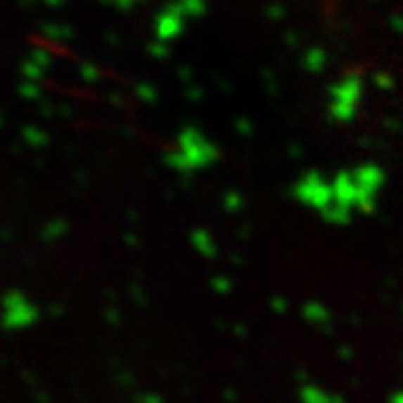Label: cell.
<instances>
[{
  "label": "cell",
  "instance_id": "cell-1",
  "mask_svg": "<svg viewBox=\"0 0 403 403\" xmlns=\"http://www.w3.org/2000/svg\"><path fill=\"white\" fill-rule=\"evenodd\" d=\"M41 321V307L25 291L9 289L0 298V327L7 332H25Z\"/></svg>",
  "mask_w": 403,
  "mask_h": 403
},
{
  "label": "cell",
  "instance_id": "cell-2",
  "mask_svg": "<svg viewBox=\"0 0 403 403\" xmlns=\"http://www.w3.org/2000/svg\"><path fill=\"white\" fill-rule=\"evenodd\" d=\"M329 94H332V115L336 119H352L363 96L361 75L352 72V75L338 79L332 88H329Z\"/></svg>",
  "mask_w": 403,
  "mask_h": 403
},
{
  "label": "cell",
  "instance_id": "cell-3",
  "mask_svg": "<svg viewBox=\"0 0 403 403\" xmlns=\"http://www.w3.org/2000/svg\"><path fill=\"white\" fill-rule=\"evenodd\" d=\"M186 23H188V18L184 11L179 9V5L168 3L155 18V41L170 43V41L179 39L186 30Z\"/></svg>",
  "mask_w": 403,
  "mask_h": 403
},
{
  "label": "cell",
  "instance_id": "cell-4",
  "mask_svg": "<svg viewBox=\"0 0 403 403\" xmlns=\"http://www.w3.org/2000/svg\"><path fill=\"white\" fill-rule=\"evenodd\" d=\"M43 41L45 43H68L72 39V30L68 25H63V23H45L43 30Z\"/></svg>",
  "mask_w": 403,
  "mask_h": 403
},
{
  "label": "cell",
  "instance_id": "cell-5",
  "mask_svg": "<svg viewBox=\"0 0 403 403\" xmlns=\"http://www.w3.org/2000/svg\"><path fill=\"white\" fill-rule=\"evenodd\" d=\"M20 77H23V81L41 83L47 77V70L36 63V60L27 58V60H23V65H20Z\"/></svg>",
  "mask_w": 403,
  "mask_h": 403
},
{
  "label": "cell",
  "instance_id": "cell-6",
  "mask_svg": "<svg viewBox=\"0 0 403 403\" xmlns=\"http://www.w3.org/2000/svg\"><path fill=\"white\" fill-rule=\"evenodd\" d=\"M23 139H25L32 148H43V146H47V141H50V137H47V132L39 126H27L23 128Z\"/></svg>",
  "mask_w": 403,
  "mask_h": 403
},
{
  "label": "cell",
  "instance_id": "cell-7",
  "mask_svg": "<svg viewBox=\"0 0 403 403\" xmlns=\"http://www.w3.org/2000/svg\"><path fill=\"white\" fill-rule=\"evenodd\" d=\"M179 9L184 11L186 18H202L206 14V0H175Z\"/></svg>",
  "mask_w": 403,
  "mask_h": 403
},
{
  "label": "cell",
  "instance_id": "cell-8",
  "mask_svg": "<svg viewBox=\"0 0 403 403\" xmlns=\"http://www.w3.org/2000/svg\"><path fill=\"white\" fill-rule=\"evenodd\" d=\"M63 236H65V222L60 217H54V219H50V222H45V226H43V240L56 242Z\"/></svg>",
  "mask_w": 403,
  "mask_h": 403
},
{
  "label": "cell",
  "instance_id": "cell-9",
  "mask_svg": "<svg viewBox=\"0 0 403 403\" xmlns=\"http://www.w3.org/2000/svg\"><path fill=\"white\" fill-rule=\"evenodd\" d=\"M20 96L27 101H39L43 96V90H41V83H32V81H23L20 83Z\"/></svg>",
  "mask_w": 403,
  "mask_h": 403
},
{
  "label": "cell",
  "instance_id": "cell-10",
  "mask_svg": "<svg viewBox=\"0 0 403 403\" xmlns=\"http://www.w3.org/2000/svg\"><path fill=\"white\" fill-rule=\"evenodd\" d=\"M305 63H307V68L312 72H323V68L327 63V54L323 50H312L307 54V58H305Z\"/></svg>",
  "mask_w": 403,
  "mask_h": 403
},
{
  "label": "cell",
  "instance_id": "cell-11",
  "mask_svg": "<svg viewBox=\"0 0 403 403\" xmlns=\"http://www.w3.org/2000/svg\"><path fill=\"white\" fill-rule=\"evenodd\" d=\"M30 58L36 60V63H39V65H43L45 70H50V68H52V52L47 50V47H43V45L34 47L32 54H30Z\"/></svg>",
  "mask_w": 403,
  "mask_h": 403
},
{
  "label": "cell",
  "instance_id": "cell-12",
  "mask_svg": "<svg viewBox=\"0 0 403 403\" xmlns=\"http://www.w3.org/2000/svg\"><path fill=\"white\" fill-rule=\"evenodd\" d=\"M79 75L83 81H88V83H94V81H99V68L92 65V63H81L79 65Z\"/></svg>",
  "mask_w": 403,
  "mask_h": 403
},
{
  "label": "cell",
  "instance_id": "cell-13",
  "mask_svg": "<svg viewBox=\"0 0 403 403\" xmlns=\"http://www.w3.org/2000/svg\"><path fill=\"white\" fill-rule=\"evenodd\" d=\"M105 5H113V7H117L119 11H128V9H132L134 5H139V3H146V0H103Z\"/></svg>",
  "mask_w": 403,
  "mask_h": 403
},
{
  "label": "cell",
  "instance_id": "cell-14",
  "mask_svg": "<svg viewBox=\"0 0 403 403\" xmlns=\"http://www.w3.org/2000/svg\"><path fill=\"white\" fill-rule=\"evenodd\" d=\"M137 94L141 96V99L151 101V99H155V88H153V85H146V83H141L139 88H137Z\"/></svg>",
  "mask_w": 403,
  "mask_h": 403
},
{
  "label": "cell",
  "instance_id": "cell-15",
  "mask_svg": "<svg viewBox=\"0 0 403 403\" xmlns=\"http://www.w3.org/2000/svg\"><path fill=\"white\" fill-rule=\"evenodd\" d=\"M151 52L157 56V58H162V56H166L168 54V43H162V41H155L153 45H151Z\"/></svg>",
  "mask_w": 403,
  "mask_h": 403
},
{
  "label": "cell",
  "instance_id": "cell-16",
  "mask_svg": "<svg viewBox=\"0 0 403 403\" xmlns=\"http://www.w3.org/2000/svg\"><path fill=\"white\" fill-rule=\"evenodd\" d=\"M41 3L45 5V7H52V9H56V7H60L65 3V0H41Z\"/></svg>",
  "mask_w": 403,
  "mask_h": 403
},
{
  "label": "cell",
  "instance_id": "cell-17",
  "mask_svg": "<svg viewBox=\"0 0 403 403\" xmlns=\"http://www.w3.org/2000/svg\"><path fill=\"white\" fill-rule=\"evenodd\" d=\"M5 124V117H3V113H0V126H3Z\"/></svg>",
  "mask_w": 403,
  "mask_h": 403
}]
</instances>
